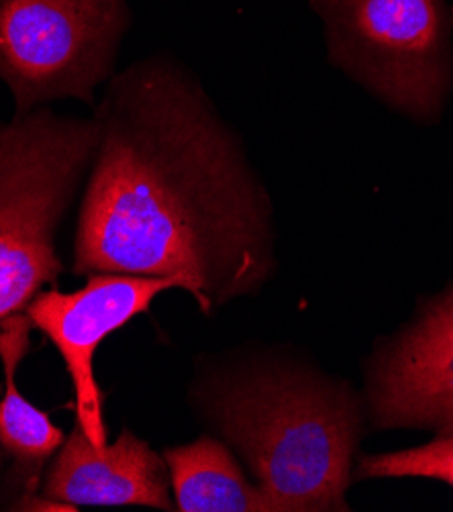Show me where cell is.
<instances>
[{
  "instance_id": "cell-3",
  "label": "cell",
  "mask_w": 453,
  "mask_h": 512,
  "mask_svg": "<svg viewBox=\"0 0 453 512\" xmlns=\"http://www.w3.org/2000/svg\"><path fill=\"white\" fill-rule=\"evenodd\" d=\"M96 121L41 107L0 123V321L56 284V233L90 170Z\"/></svg>"
},
{
  "instance_id": "cell-11",
  "label": "cell",
  "mask_w": 453,
  "mask_h": 512,
  "mask_svg": "<svg viewBox=\"0 0 453 512\" xmlns=\"http://www.w3.org/2000/svg\"><path fill=\"white\" fill-rule=\"evenodd\" d=\"M360 478H433L453 488V435L407 451L364 457Z\"/></svg>"
},
{
  "instance_id": "cell-12",
  "label": "cell",
  "mask_w": 453,
  "mask_h": 512,
  "mask_svg": "<svg viewBox=\"0 0 453 512\" xmlns=\"http://www.w3.org/2000/svg\"><path fill=\"white\" fill-rule=\"evenodd\" d=\"M3 459H5V455H3V447H0V468H3Z\"/></svg>"
},
{
  "instance_id": "cell-8",
  "label": "cell",
  "mask_w": 453,
  "mask_h": 512,
  "mask_svg": "<svg viewBox=\"0 0 453 512\" xmlns=\"http://www.w3.org/2000/svg\"><path fill=\"white\" fill-rule=\"evenodd\" d=\"M170 472L143 439L129 429L103 451L96 449L76 425L66 437L39 494L47 500L78 506H147L176 510L170 496Z\"/></svg>"
},
{
  "instance_id": "cell-9",
  "label": "cell",
  "mask_w": 453,
  "mask_h": 512,
  "mask_svg": "<svg viewBox=\"0 0 453 512\" xmlns=\"http://www.w3.org/2000/svg\"><path fill=\"white\" fill-rule=\"evenodd\" d=\"M33 323L25 311L0 321V362L5 372V394L0 400V447L15 462L13 482L23 486L21 502L39 492V478L45 462L52 459L66 441L45 411H39L19 390L17 372L27 357Z\"/></svg>"
},
{
  "instance_id": "cell-2",
  "label": "cell",
  "mask_w": 453,
  "mask_h": 512,
  "mask_svg": "<svg viewBox=\"0 0 453 512\" xmlns=\"http://www.w3.org/2000/svg\"><path fill=\"white\" fill-rule=\"evenodd\" d=\"M207 411L280 512L347 510L360 433L356 400L317 376L268 368L229 376L205 394Z\"/></svg>"
},
{
  "instance_id": "cell-10",
  "label": "cell",
  "mask_w": 453,
  "mask_h": 512,
  "mask_svg": "<svg viewBox=\"0 0 453 512\" xmlns=\"http://www.w3.org/2000/svg\"><path fill=\"white\" fill-rule=\"evenodd\" d=\"M174 504L180 512H280L278 504L249 482L233 453L213 437L164 451Z\"/></svg>"
},
{
  "instance_id": "cell-7",
  "label": "cell",
  "mask_w": 453,
  "mask_h": 512,
  "mask_svg": "<svg viewBox=\"0 0 453 512\" xmlns=\"http://www.w3.org/2000/svg\"><path fill=\"white\" fill-rule=\"evenodd\" d=\"M378 427H423L453 435V290L388 347L370 386Z\"/></svg>"
},
{
  "instance_id": "cell-4",
  "label": "cell",
  "mask_w": 453,
  "mask_h": 512,
  "mask_svg": "<svg viewBox=\"0 0 453 512\" xmlns=\"http://www.w3.org/2000/svg\"><path fill=\"white\" fill-rule=\"evenodd\" d=\"M129 25V0H0V80L15 115L64 98L94 105Z\"/></svg>"
},
{
  "instance_id": "cell-1",
  "label": "cell",
  "mask_w": 453,
  "mask_h": 512,
  "mask_svg": "<svg viewBox=\"0 0 453 512\" xmlns=\"http://www.w3.org/2000/svg\"><path fill=\"white\" fill-rule=\"evenodd\" d=\"M92 117L76 276H180L205 315L270 278V200L182 68L149 58L113 74Z\"/></svg>"
},
{
  "instance_id": "cell-5",
  "label": "cell",
  "mask_w": 453,
  "mask_h": 512,
  "mask_svg": "<svg viewBox=\"0 0 453 512\" xmlns=\"http://www.w3.org/2000/svg\"><path fill=\"white\" fill-rule=\"evenodd\" d=\"M333 58L394 107L437 115L451 60L443 0H313Z\"/></svg>"
},
{
  "instance_id": "cell-6",
  "label": "cell",
  "mask_w": 453,
  "mask_h": 512,
  "mask_svg": "<svg viewBox=\"0 0 453 512\" xmlns=\"http://www.w3.org/2000/svg\"><path fill=\"white\" fill-rule=\"evenodd\" d=\"M170 288L188 292L180 276L94 274L76 292L41 290L29 304L27 317L56 345L66 362L76 396V425L103 451L109 445L103 390L94 376V353L111 333L145 313L158 294Z\"/></svg>"
}]
</instances>
